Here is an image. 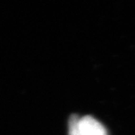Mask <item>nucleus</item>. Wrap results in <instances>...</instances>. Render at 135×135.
I'll return each instance as SVG.
<instances>
[{
  "label": "nucleus",
  "mask_w": 135,
  "mask_h": 135,
  "mask_svg": "<svg viewBox=\"0 0 135 135\" xmlns=\"http://www.w3.org/2000/svg\"><path fill=\"white\" fill-rule=\"evenodd\" d=\"M79 129L81 135H108L103 125L90 115L80 118Z\"/></svg>",
  "instance_id": "obj_1"
},
{
  "label": "nucleus",
  "mask_w": 135,
  "mask_h": 135,
  "mask_svg": "<svg viewBox=\"0 0 135 135\" xmlns=\"http://www.w3.org/2000/svg\"><path fill=\"white\" fill-rule=\"evenodd\" d=\"M80 118L76 115H72L69 120V135H81L79 129Z\"/></svg>",
  "instance_id": "obj_2"
}]
</instances>
